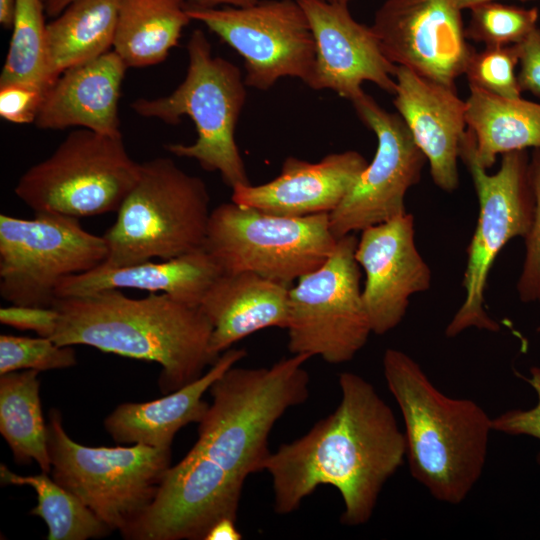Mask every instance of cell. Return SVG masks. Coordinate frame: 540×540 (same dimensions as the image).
<instances>
[{
  "label": "cell",
  "instance_id": "9c48e42d",
  "mask_svg": "<svg viewBox=\"0 0 540 540\" xmlns=\"http://www.w3.org/2000/svg\"><path fill=\"white\" fill-rule=\"evenodd\" d=\"M336 242L329 213L289 217L230 202L211 210L203 249L222 273L252 272L291 286L322 265Z\"/></svg>",
  "mask_w": 540,
  "mask_h": 540
},
{
  "label": "cell",
  "instance_id": "74e56055",
  "mask_svg": "<svg viewBox=\"0 0 540 540\" xmlns=\"http://www.w3.org/2000/svg\"><path fill=\"white\" fill-rule=\"evenodd\" d=\"M242 534L236 527V521L223 518L217 521L207 532L204 540H240Z\"/></svg>",
  "mask_w": 540,
  "mask_h": 540
},
{
  "label": "cell",
  "instance_id": "ee69618b",
  "mask_svg": "<svg viewBox=\"0 0 540 540\" xmlns=\"http://www.w3.org/2000/svg\"><path fill=\"white\" fill-rule=\"evenodd\" d=\"M537 331L540 332V325L538 326Z\"/></svg>",
  "mask_w": 540,
  "mask_h": 540
},
{
  "label": "cell",
  "instance_id": "5bb4252c",
  "mask_svg": "<svg viewBox=\"0 0 540 540\" xmlns=\"http://www.w3.org/2000/svg\"><path fill=\"white\" fill-rule=\"evenodd\" d=\"M352 105L374 132L377 149L341 203L330 214L336 239L407 213L405 197L427 162L399 114L389 113L363 92Z\"/></svg>",
  "mask_w": 540,
  "mask_h": 540
},
{
  "label": "cell",
  "instance_id": "1f68e13d",
  "mask_svg": "<svg viewBox=\"0 0 540 540\" xmlns=\"http://www.w3.org/2000/svg\"><path fill=\"white\" fill-rule=\"evenodd\" d=\"M519 60L518 44L485 47L474 51L464 74L471 86L498 96L519 98L522 91L515 72Z\"/></svg>",
  "mask_w": 540,
  "mask_h": 540
},
{
  "label": "cell",
  "instance_id": "3957f363",
  "mask_svg": "<svg viewBox=\"0 0 540 540\" xmlns=\"http://www.w3.org/2000/svg\"><path fill=\"white\" fill-rule=\"evenodd\" d=\"M52 307L59 314L54 342L157 362L164 394L194 382L220 357L210 351L213 328L201 308L165 293L135 299L112 289L57 298Z\"/></svg>",
  "mask_w": 540,
  "mask_h": 540
},
{
  "label": "cell",
  "instance_id": "f1b7e54d",
  "mask_svg": "<svg viewBox=\"0 0 540 540\" xmlns=\"http://www.w3.org/2000/svg\"><path fill=\"white\" fill-rule=\"evenodd\" d=\"M45 14L43 0H16L0 85L28 84L45 93L53 84L48 69Z\"/></svg>",
  "mask_w": 540,
  "mask_h": 540
},
{
  "label": "cell",
  "instance_id": "7402d4cb",
  "mask_svg": "<svg viewBox=\"0 0 540 540\" xmlns=\"http://www.w3.org/2000/svg\"><path fill=\"white\" fill-rule=\"evenodd\" d=\"M246 355L230 348L194 382L153 401L120 404L104 420L107 433L119 445L171 448L182 427L202 420L209 406L203 396L213 382Z\"/></svg>",
  "mask_w": 540,
  "mask_h": 540
},
{
  "label": "cell",
  "instance_id": "ac0fdd59",
  "mask_svg": "<svg viewBox=\"0 0 540 540\" xmlns=\"http://www.w3.org/2000/svg\"><path fill=\"white\" fill-rule=\"evenodd\" d=\"M393 104L429 164L434 184L451 193L459 186L458 161L467 131L466 102L449 87L402 66L395 72Z\"/></svg>",
  "mask_w": 540,
  "mask_h": 540
},
{
  "label": "cell",
  "instance_id": "b9f144b4",
  "mask_svg": "<svg viewBox=\"0 0 540 540\" xmlns=\"http://www.w3.org/2000/svg\"><path fill=\"white\" fill-rule=\"evenodd\" d=\"M452 1L455 3V5L459 9L463 10V9H471L474 6H477L479 4L492 2L496 0H452ZM522 1H526V0H522Z\"/></svg>",
  "mask_w": 540,
  "mask_h": 540
},
{
  "label": "cell",
  "instance_id": "f35d334b",
  "mask_svg": "<svg viewBox=\"0 0 540 540\" xmlns=\"http://www.w3.org/2000/svg\"><path fill=\"white\" fill-rule=\"evenodd\" d=\"M259 0H186L187 9L215 8L220 5L246 7L257 3Z\"/></svg>",
  "mask_w": 540,
  "mask_h": 540
},
{
  "label": "cell",
  "instance_id": "6da1fadb",
  "mask_svg": "<svg viewBox=\"0 0 540 540\" xmlns=\"http://www.w3.org/2000/svg\"><path fill=\"white\" fill-rule=\"evenodd\" d=\"M304 354L270 367L235 365L216 379L198 437L167 470L146 511L121 532L128 540H204L219 520H237L244 483L264 471L275 423L309 397Z\"/></svg>",
  "mask_w": 540,
  "mask_h": 540
},
{
  "label": "cell",
  "instance_id": "f6af8a7d",
  "mask_svg": "<svg viewBox=\"0 0 540 540\" xmlns=\"http://www.w3.org/2000/svg\"><path fill=\"white\" fill-rule=\"evenodd\" d=\"M45 2V0H43Z\"/></svg>",
  "mask_w": 540,
  "mask_h": 540
},
{
  "label": "cell",
  "instance_id": "4fadbf2b",
  "mask_svg": "<svg viewBox=\"0 0 540 540\" xmlns=\"http://www.w3.org/2000/svg\"><path fill=\"white\" fill-rule=\"evenodd\" d=\"M187 12L242 56L246 86L266 91L279 79L291 77L311 87L316 45L297 0H259L246 7Z\"/></svg>",
  "mask_w": 540,
  "mask_h": 540
},
{
  "label": "cell",
  "instance_id": "cb8c5ba5",
  "mask_svg": "<svg viewBox=\"0 0 540 540\" xmlns=\"http://www.w3.org/2000/svg\"><path fill=\"white\" fill-rule=\"evenodd\" d=\"M467 127L475 137L479 164L491 168L497 156L540 148V103L491 94L469 85Z\"/></svg>",
  "mask_w": 540,
  "mask_h": 540
},
{
  "label": "cell",
  "instance_id": "30bf717a",
  "mask_svg": "<svg viewBox=\"0 0 540 540\" xmlns=\"http://www.w3.org/2000/svg\"><path fill=\"white\" fill-rule=\"evenodd\" d=\"M139 168L122 134L78 128L49 157L24 172L14 192L35 213L102 215L118 211L137 181Z\"/></svg>",
  "mask_w": 540,
  "mask_h": 540
},
{
  "label": "cell",
  "instance_id": "ba28073f",
  "mask_svg": "<svg viewBox=\"0 0 540 540\" xmlns=\"http://www.w3.org/2000/svg\"><path fill=\"white\" fill-rule=\"evenodd\" d=\"M501 156L498 171L489 174L477 161L475 137L467 127L460 159L472 178L479 213L467 249L462 279L464 298L446 326L448 338L471 328L489 332L500 330L499 323L485 309L489 273L505 245L514 238H524L532 223L534 196L529 179L530 156L527 150Z\"/></svg>",
  "mask_w": 540,
  "mask_h": 540
},
{
  "label": "cell",
  "instance_id": "5b68a950",
  "mask_svg": "<svg viewBox=\"0 0 540 540\" xmlns=\"http://www.w3.org/2000/svg\"><path fill=\"white\" fill-rule=\"evenodd\" d=\"M188 66L184 80L169 95L137 98L132 110L141 117L177 125L183 116L193 121L197 138L192 144L171 143V154L196 160L209 172H219L231 189L250 184L235 139V130L246 102V84L232 62L212 54L201 29L187 42Z\"/></svg>",
  "mask_w": 540,
  "mask_h": 540
},
{
  "label": "cell",
  "instance_id": "836d02e7",
  "mask_svg": "<svg viewBox=\"0 0 540 540\" xmlns=\"http://www.w3.org/2000/svg\"><path fill=\"white\" fill-rule=\"evenodd\" d=\"M44 91L22 83L0 85V116L13 124H34Z\"/></svg>",
  "mask_w": 540,
  "mask_h": 540
},
{
  "label": "cell",
  "instance_id": "277c9868",
  "mask_svg": "<svg viewBox=\"0 0 540 540\" xmlns=\"http://www.w3.org/2000/svg\"><path fill=\"white\" fill-rule=\"evenodd\" d=\"M382 366L402 414L412 477L436 500L461 504L486 465L492 418L475 401L444 394L399 349H386Z\"/></svg>",
  "mask_w": 540,
  "mask_h": 540
},
{
  "label": "cell",
  "instance_id": "f546056e",
  "mask_svg": "<svg viewBox=\"0 0 540 540\" xmlns=\"http://www.w3.org/2000/svg\"><path fill=\"white\" fill-rule=\"evenodd\" d=\"M465 28L466 38L485 47L510 46L523 42L536 28L537 8H523L497 1L474 6Z\"/></svg>",
  "mask_w": 540,
  "mask_h": 540
},
{
  "label": "cell",
  "instance_id": "60d3db41",
  "mask_svg": "<svg viewBox=\"0 0 540 540\" xmlns=\"http://www.w3.org/2000/svg\"><path fill=\"white\" fill-rule=\"evenodd\" d=\"M74 0H45V12L50 17L58 16Z\"/></svg>",
  "mask_w": 540,
  "mask_h": 540
},
{
  "label": "cell",
  "instance_id": "52a82bcc",
  "mask_svg": "<svg viewBox=\"0 0 540 540\" xmlns=\"http://www.w3.org/2000/svg\"><path fill=\"white\" fill-rule=\"evenodd\" d=\"M46 426L52 478L112 531L121 533L152 504L171 467V448L79 444L57 408L49 410Z\"/></svg>",
  "mask_w": 540,
  "mask_h": 540
},
{
  "label": "cell",
  "instance_id": "9a60e30c",
  "mask_svg": "<svg viewBox=\"0 0 540 540\" xmlns=\"http://www.w3.org/2000/svg\"><path fill=\"white\" fill-rule=\"evenodd\" d=\"M461 11L452 0H385L371 28L390 62L456 87L475 51Z\"/></svg>",
  "mask_w": 540,
  "mask_h": 540
},
{
  "label": "cell",
  "instance_id": "2e32d148",
  "mask_svg": "<svg viewBox=\"0 0 540 540\" xmlns=\"http://www.w3.org/2000/svg\"><path fill=\"white\" fill-rule=\"evenodd\" d=\"M355 258L365 272L362 296L372 332L384 335L402 322L411 297L431 287L432 271L416 245L414 216L407 212L363 229Z\"/></svg>",
  "mask_w": 540,
  "mask_h": 540
},
{
  "label": "cell",
  "instance_id": "8992f818",
  "mask_svg": "<svg viewBox=\"0 0 540 540\" xmlns=\"http://www.w3.org/2000/svg\"><path fill=\"white\" fill-rule=\"evenodd\" d=\"M209 204L203 179L186 173L171 158L140 163L135 185L103 235L108 254L102 265L167 260L202 249Z\"/></svg>",
  "mask_w": 540,
  "mask_h": 540
},
{
  "label": "cell",
  "instance_id": "d4e9b609",
  "mask_svg": "<svg viewBox=\"0 0 540 540\" xmlns=\"http://www.w3.org/2000/svg\"><path fill=\"white\" fill-rule=\"evenodd\" d=\"M191 21L186 0H118L113 50L128 68L159 64Z\"/></svg>",
  "mask_w": 540,
  "mask_h": 540
},
{
  "label": "cell",
  "instance_id": "ab89813d",
  "mask_svg": "<svg viewBox=\"0 0 540 540\" xmlns=\"http://www.w3.org/2000/svg\"><path fill=\"white\" fill-rule=\"evenodd\" d=\"M16 0H0V23L5 29L12 27Z\"/></svg>",
  "mask_w": 540,
  "mask_h": 540
},
{
  "label": "cell",
  "instance_id": "d590c367",
  "mask_svg": "<svg viewBox=\"0 0 540 540\" xmlns=\"http://www.w3.org/2000/svg\"><path fill=\"white\" fill-rule=\"evenodd\" d=\"M59 314L54 307L11 305L0 308V322L19 330H29L38 336L51 338Z\"/></svg>",
  "mask_w": 540,
  "mask_h": 540
},
{
  "label": "cell",
  "instance_id": "8d00e7d4",
  "mask_svg": "<svg viewBox=\"0 0 540 540\" xmlns=\"http://www.w3.org/2000/svg\"><path fill=\"white\" fill-rule=\"evenodd\" d=\"M520 71L517 74L521 91L540 96V28L519 43Z\"/></svg>",
  "mask_w": 540,
  "mask_h": 540
},
{
  "label": "cell",
  "instance_id": "4dcf8cb0",
  "mask_svg": "<svg viewBox=\"0 0 540 540\" xmlns=\"http://www.w3.org/2000/svg\"><path fill=\"white\" fill-rule=\"evenodd\" d=\"M72 346H61L49 337L0 335V375L20 371L65 369L76 365Z\"/></svg>",
  "mask_w": 540,
  "mask_h": 540
},
{
  "label": "cell",
  "instance_id": "4316f807",
  "mask_svg": "<svg viewBox=\"0 0 540 540\" xmlns=\"http://www.w3.org/2000/svg\"><path fill=\"white\" fill-rule=\"evenodd\" d=\"M38 373L20 370L0 375V433L17 464L29 465L35 461L42 472L50 473Z\"/></svg>",
  "mask_w": 540,
  "mask_h": 540
},
{
  "label": "cell",
  "instance_id": "d6a6232c",
  "mask_svg": "<svg viewBox=\"0 0 540 540\" xmlns=\"http://www.w3.org/2000/svg\"><path fill=\"white\" fill-rule=\"evenodd\" d=\"M529 179L534 196V213L524 237L525 253L516 291L523 303L540 302V148L529 158Z\"/></svg>",
  "mask_w": 540,
  "mask_h": 540
},
{
  "label": "cell",
  "instance_id": "d6986e66",
  "mask_svg": "<svg viewBox=\"0 0 540 540\" xmlns=\"http://www.w3.org/2000/svg\"><path fill=\"white\" fill-rule=\"evenodd\" d=\"M367 165L355 150L331 153L315 163L290 156L277 177L260 185H238L232 189L231 200L280 216L330 214Z\"/></svg>",
  "mask_w": 540,
  "mask_h": 540
},
{
  "label": "cell",
  "instance_id": "83f0119b",
  "mask_svg": "<svg viewBox=\"0 0 540 540\" xmlns=\"http://www.w3.org/2000/svg\"><path fill=\"white\" fill-rule=\"evenodd\" d=\"M4 485H28L37 495L30 514L41 517L48 528V540H87L108 536L112 530L75 495L60 486L48 473L22 476L0 465Z\"/></svg>",
  "mask_w": 540,
  "mask_h": 540
},
{
  "label": "cell",
  "instance_id": "e0dca14e",
  "mask_svg": "<svg viewBox=\"0 0 540 540\" xmlns=\"http://www.w3.org/2000/svg\"><path fill=\"white\" fill-rule=\"evenodd\" d=\"M315 40L314 90L329 89L352 102L366 81L394 95L397 66L383 54L371 26L359 23L348 4L297 0Z\"/></svg>",
  "mask_w": 540,
  "mask_h": 540
},
{
  "label": "cell",
  "instance_id": "44dd1931",
  "mask_svg": "<svg viewBox=\"0 0 540 540\" xmlns=\"http://www.w3.org/2000/svg\"><path fill=\"white\" fill-rule=\"evenodd\" d=\"M289 289L252 272L222 273L199 305L213 328L210 351L219 357L259 330L286 329Z\"/></svg>",
  "mask_w": 540,
  "mask_h": 540
},
{
  "label": "cell",
  "instance_id": "7a4b0ae2",
  "mask_svg": "<svg viewBox=\"0 0 540 540\" xmlns=\"http://www.w3.org/2000/svg\"><path fill=\"white\" fill-rule=\"evenodd\" d=\"M336 409L307 433L271 452L265 464L272 479L274 511L290 514L319 486L340 493L347 526L367 523L385 483L406 458L404 432L375 387L353 372L339 375Z\"/></svg>",
  "mask_w": 540,
  "mask_h": 540
},
{
  "label": "cell",
  "instance_id": "603a6c76",
  "mask_svg": "<svg viewBox=\"0 0 540 540\" xmlns=\"http://www.w3.org/2000/svg\"><path fill=\"white\" fill-rule=\"evenodd\" d=\"M221 274L218 264L202 248L156 262L150 260L121 267L101 264L64 279L56 290V299L130 288L165 293L181 302L199 306Z\"/></svg>",
  "mask_w": 540,
  "mask_h": 540
},
{
  "label": "cell",
  "instance_id": "8fae6325",
  "mask_svg": "<svg viewBox=\"0 0 540 540\" xmlns=\"http://www.w3.org/2000/svg\"><path fill=\"white\" fill-rule=\"evenodd\" d=\"M357 241L354 233L337 239L326 261L290 286L286 330L291 354L341 364L366 345L373 332L355 258Z\"/></svg>",
  "mask_w": 540,
  "mask_h": 540
},
{
  "label": "cell",
  "instance_id": "7bdbcfd3",
  "mask_svg": "<svg viewBox=\"0 0 540 540\" xmlns=\"http://www.w3.org/2000/svg\"><path fill=\"white\" fill-rule=\"evenodd\" d=\"M328 3H339V4H348L354 0H320Z\"/></svg>",
  "mask_w": 540,
  "mask_h": 540
},
{
  "label": "cell",
  "instance_id": "484cf974",
  "mask_svg": "<svg viewBox=\"0 0 540 540\" xmlns=\"http://www.w3.org/2000/svg\"><path fill=\"white\" fill-rule=\"evenodd\" d=\"M118 0H74L46 26L52 82L67 69L111 51Z\"/></svg>",
  "mask_w": 540,
  "mask_h": 540
},
{
  "label": "cell",
  "instance_id": "7c38bea8",
  "mask_svg": "<svg viewBox=\"0 0 540 540\" xmlns=\"http://www.w3.org/2000/svg\"><path fill=\"white\" fill-rule=\"evenodd\" d=\"M79 218L55 212L32 219L0 215V295L13 305L52 307L60 283L103 262V236L86 231Z\"/></svg>",
  "mask_w": 540,
  "mask_h": 540
},
{
  "label": "cell",
  "instance_id": "ffe728a7",
  "mask_svg": "<svg viewBox=\"0 0 540 540\" xmlns=\"http://www.w3.org/2000/svg\"><path fill=\"white\" fill-rule=\"evenodd\" d=\"M127 69L111 50L65 70L45 91L34 125L43 130L77 127L120 135L118 104Z\"/></svg>",
  "mask_w": 540,
  "mask_h": 540
},
{
  "label": "cell",
  "instance_id": "e575fe53",
  "mask_svg": "<svg viewBox=\"0 0 540 540\" xmlns=\"http://www.w3.org/2000/svg\"><path fill=\"white\" fill-rule=\"evenodd\" d=\"M525 380L535 390L538 401L531 409H511L492 418L493 431L508 435H528L540 441V367L530 369V377ZM537 460L540 464V452Z\"/></svg>",
  "mask_w": 540,
  "mask_h": 540
}]
</instances>
